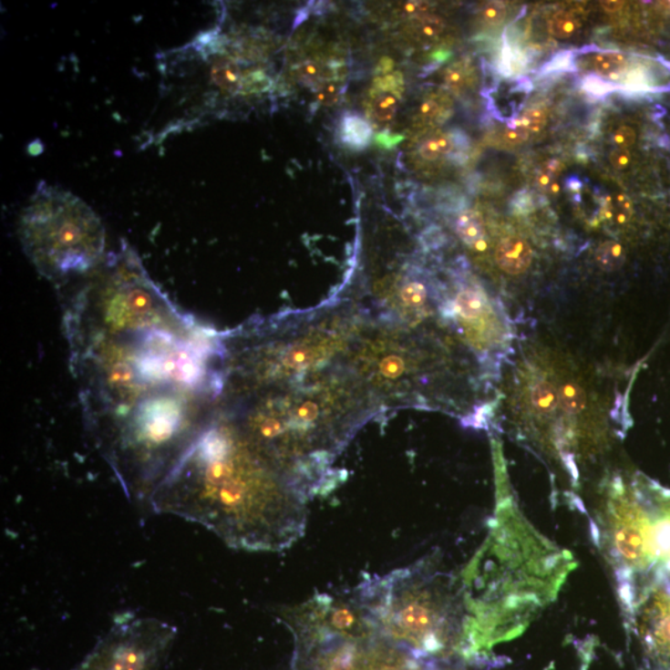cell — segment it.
<instances>
[{
  "mask_svg": "<svg viewBox=\"0 0 670 670\" xmlns=\"http://www.w3.org/2000/svg\"><path fill=\"white\" fill-rule=\"evenodd\" d=\"M64 325L86 428L127 497L149 501L218 407L222 333L181 312L127 243L85 277Z\"/></svg>",
  "mask_w": 670,
  "mask_h": 670,
  "instance_id": "obj_1",
  "label": "cell"
},
{
  "mask_svg": "<svg viewBox=\"0 0 670 670\" xmlns=\"http://www.w3.org/2000/svg\"><path fill=\"white\" fill-rule=\"evenodd\" d=\"M222 339L220 410L305 500L332 490L340 455L384 412L350 357L338 302L253 318Z\"/></svg>",
  "mask_w": 670,
  "mask_h": 670,
  "instance_id": "obj_2",
  "label": "cell"
},
{
  "mask_svg": "<svg viewBox=\"0 0 670 670\" xmlns=\"http://www.w3.org/2000/svg\"><path fill=\"white\" fill-rule=\"evenodd\" d=\"M307 501L218 407L149 504L208 528L230 548L282 551L304 536Z\"/></svg>",
  "mask_w": 670,
  "mask_h": 670,
  "instance_id": "obj_3",
  "label": "cell"
},
{
  "mask_svg": "<svg viewBox=\"0 0 670 670\" xmlns=\"http://www.w3.org/2000/svg\"><path fill=\"white\" fill-rule=\"evenodd\" d=\"M352 597L383 637L417 657L469 655L476 607L466 581L429 555L383 576H366Z\"/></svg>",
  "mask_w": 670,
  "mask_h": 670,
  "instance_id": "obj_4",
  "label": "cell"
},
{
  "mask_svg": "<svg viewBox=\"0 0 670 670\" xmlns=\"http://www.w3.org/2000/svg\"><path fill=\"white\" fill-rule=\"evenodd\" d=\"M591 534L621 610L649 591H670V488L644 476L614 479L591 518Z\"/></svg>",
  "mask_w": 670,
  "mask_h": 670,
  "instance_id": "obj_5",
  "label": "cell"
},
{
  "mask_svg": "<svg viewBox=\"0 0 670 670\" xmlns=\"http://www.w3.org/2000/svg\"><path fill=\"white\" fill-rule=\"evenodd\" d=\"M283 618L294 637L292 670H428V659L383 637L352 594H317Z\"/></svg>",
  "mask_w": 670,
  "mask_h": 670,
  "instance_id": "obj_6",
  "label": "cell"
},
{
  "mask_svg": "<svg viewBox=\"0 0 670 670\" xmlns=\"http://www.w3.org/2000/svg\"><path fill=\"white\" fill-rule=\"evenodd\" d=\"M18 237L37 273L51 282L86 277L106 257L101 219L67 189L40 183L20 212Z\"/></svg>",
  "mask_w": 670,
  "mask_h": 670,
  "instance_id": "obj_7",
  "label": "cell"
},
{
  "mask_svg": "<svg viewBox=\"0 0 670 670\" xmlns=\"http://www.w3.org/2000/svg\"><path fill=\"white\" fill-rule=\"evenodd\" d=\"M173 634L154 618H123L81 670H154Z\"/></svg>",
  "mask_w": 670,
  "mask_h": 670,
  "instance_id": "obj_8",
  "label": "cell"
},
{
  "mask_svg": "<svg viewBox=\"0 0 670 670\" xmlns=\"http://www.w3.org/2000/svg\"><path fill=\"white\" fill-rule=\"evenodd\" d=\"M621 613L635 670H670V591H649Z\"/></svg>",
  "mask_w": 670,
  "mask_h": 670,
  "instance_id": "obj_9",
  "label": "cell"
},
{
  "mask_svg": "<svg viewBox=\"0 0 670 670\" xmlns=\"http://www.w3.org/2000/svg\"><path fill=\"white\" fill-rule=\"evenodd\" d=\"M531 247L521 237H505L498 246L497 263L504 273H523L531 266Z\"/></svg>",
  "mask_w": 670,
  "mask_h": 670,
  "instance_id": "obj_10",
  "label": "cell"
},
{
  "mask_svg": "<svg viewBox=\"0 0 670 670\" xmlns=\"http://www.w3.org/2000/svg\"><path fill=\"white\" fill-rule=\"evenodd\" d=\"M340 139L352 149L362 150L373 139V129L362 116L348 113L342 119L339 127Z\"/></svg>",
  "mask_w": 670,
  "mask_h": 670,
  "instance_id": "obj_11",
  "label": "cell"
},
{
  "mask_svg": "<svg viewBox=\"0 0 670 670\" xmlns=\"http://www.w3.org/2000/svg\"><path fill=\"white\" fill-rule=\"evenodd\" d=\"M459 147H467L465 134L459 132L439 133L434 137H429L421 144L420 154L426 160H438L439 158L449 156Z\"/></svg>",
  "mask_w": 670,
  "mask_h": 670,
  "instance_id": "obj_12",
  "label": "cell"
},
{
  "mask_svg": "<svg viewBox=\"0 0 670 670\" xmlns=\"http://www.w3.org/2000/svg\"><path fill=\"white\" fill-rule=\"evenodd\" d=\"M500 663L491 657L462 658L449 657L431 659L428 670H497Z\"/></svg>",
  "mask_w": 670,
  "mask_h": 670,
  "instance_id": "obj_13",
  "label": "cell"
},
{
  "mask_svg": "<svg viewBox=\"0 0 670 670\" xmlns=\"http://www.w3.org/2000/svg\"><path fill=\"white\" fill-rule=\"evenodd\" d=\"M456 233L469 246L479 245L486 236L482 219L474 211H466L459 215L456 222Z\"/></svg>",
  "mask_w": 670,
  "mask_h": 670,
  "instance_id": "obj_14",
  "label": "cell"
},
{
  "mask_svg": "<svg viewBox=\"0 0 670 670\" xmlns=\"http://www.w3.org/2000/svg\"><path fill=\"white\" fill-rule=\"evenodd\" d=\"M531 401L536 414L546 416L554 412L558 395L551 384L536 381L531 389Z\"/></svg>",
  "mask_w": 670,
  "mask_h": 670,
  "instance_id": "obj_15",
  "label": "cell"
},
{
  "mask_svg": "<svg viewBox=\"0 0 670 670\" xmlns=\"http://www.w3.org/2000/svg\"><path fill=\"white\" fill-rule=\"evenodd\" d=\"M627 58L617 51H604L593 57V67L603 77H618L627 67Z\"/></svg>",
  "mask_w": 670,
  "mask_h": 670,
  "instance_id": "obj_16",
  "label": "cell"
},
{
  "mask_svg": "<svg viewBox=\"0 0 670 670\" xmlns=\"http://www.w3.org/2000/svg\"><path fill=\"white\" fill-rule=\"evenodd\" d=\"M580 22L575 14L562 10L549 20V32L556 39H569L579 30Z\"/></svg>",
  "mask_w": 670,
  "mask_h": 670,
  "instance_id": "obj_17",
  "label": "cell"
},
{
  "mask_svg": "<svg viewBox=\"0 0 670 670\" xmlns=\"http://www.w3.org/2000/svg\"><path fill=\"white\" fill-rule=\"evenodd\" d=\"M596 261L604 271H616L624 263V251L621 243L607 242L597 249Z\"/></svg>",
  "mask_w": 670,
  "mask_h": 670,
  "instance_id": "obj_18",
  "label": "cell"
},
{
  "mask_svg": "<svg viewBox=\"0 0 670 670\" xmlns=\"http://www.w3.org/2000/svg\"><path fill=\"white\" fill-rule=\"evenodd\" d=\"M560 402L563 410L570 415H577L582 412L586 405V395L582 387L576 384H566L560 391Z\"/></svg>",
  "mask_w": 670,
  "mask_h": 670,
  "instance_id": "obj_19",
  "label": "cell"
},
{
  "mask_svg": "<svg viewBox=\"0 0 670 670\" xmlns=\"http://www.w3.org/2000/svg\"><path fill=\"white\" fill-rule=\"evenodd\" d=\"M397 94H393V92H383V94L377 96L373 106H371V113H373L376 121L380 123L389 122L397 113Z\"/></svg>",
  "mask_w": 670,
  "mask_h": 670,
  "instance_id": "obj_20",
  "label": "cell"
},
{
  "mask_svg": "<svg viewBox=\"0 0 670 670\" xmlns=\"http://www.w3.org/2000/svg\"><path fill=\"white\" fill-rule=\"evenodd\" d=\"M632 212H634L632 202L624 194H618L614 198L608 199L607 216L613 222L624 225L631 219Z\"/></svg>",
  "mask_w": 670,
  "mask_h": 670,
  "instance_id": "obj_21",
  "label": "cell"
},
{
  "mask_svg": "<svg viewBox=\"0 0 670 670\" xmlns=\"http://www.w3.org/2000/svg\"><path fill=\"white\" fill-rule=\"evenodd\" d=\"M521 125L528 130L529 133H538L544 129L548 122V109L536 106L524 112V115L518 119Z\"/></svg>",
  "mask_w": 670,
  "mask_h": 670,
  "instance_id": "obj_22",
  "label": "cell"
},
{
  "mask_svg": "<svg viewBox=\"0 0 670 670\" xmlns=\"http://www.w3.org/2000/svg\"><path fill=\"white\" fill-rule=\"evenodd\" d=\"M560 168L562 164L558 160H550L546 163V166L542 168L538 178H536V183L542 189H550L555 183V178L558 177Z\"/></svg>",
  "mask_w": 670,
  "mask_h": 670,
  "instance_id": "obj_23",
  "label": "cell"
},
{
  "mask_svg": "<svg viewBox=\"0 0 670 670\" xmlns=\"http://www.w3.org/2000/svg\"><path fill=\"white\" fill-rule=\"evenodd\" d=\"M443 108L441 102L436 98H429L428 101L422 103L420 113L418 117L424 122H435L441 119Z\"/></svg>",
  "mask_w": 670,
  "mask_h": 670,
  "instance_id": "obj_24",
  "label": "cell"
},
{
  "mask_svg": "<svg viewBox=\"0 0 670 670\" xmlns=\"http://www.w3.org/2000/svg\"><path fill=\"white\" fill-rule=\"evenodd\" d=\"M531 133L521 125L519 119H514L508 125L507 130L504 133V139L508 143L510 144H521L527 142Z\"/></svg>",
  "mask_w": 670,
  "mask_h": 670,
  "instance_id": "obj_25",
  "label": "cell"
},
{
  "mask_svg": "<svg viewBox=\"0 0 670 670\" xmlns=\"http://www.w3.org/2000/svg\"><path fill=\"white\" fill-rule=\"evenodd\" d=\"M469 68L466 65L457 64L447 72L446 81L453 89L463 88L466 85Z\"/></svg>",
  "mask_w": 670,
  "mask_h": 670,
  "instance_id": "obj_26",
  "label": "cell"
},
{
  "mask_svg": "<svg viewBox=\"0 0 670 670\" xmlns=\"http://www.w3.org/2000/svg\"><path fill=\"white\" fill-rule=\"evenodd\" d=\"M417 26L418 32L422 36L435 37L442 32L445 23L439 18H435V16H428V18L421 19Z\"/></svg>",
  "mask_w": 670,
  "mask_h": 670,
  "instance_id": "obj_27",
  "label": "cell"
},
{
  "mask_svg": "<svg viewBox=\"0 0 670 670\" xmlns=\"http://www.w3.org/2000/svg\"><path fill=\"white\" fill-rule=\"evenodd\" d=\"M635 139H637V134H635L634 129L628 126L620 127L613 137V143L622 149H628V148L634 146Z\"/></svg>",
  "mask_w": 670,
  "mask_h": 670,
  "instance_id": "obj_28",
  "label": "cell"
},
{
  "mask_svg": "<svg viewBox=\"0 0 670 670\" xmlns=\"http://www.w3.org/2000/svg\"><path fill=\"white\" fill-rule=\"evenodd\" d=\"M505 16V5L503 3H490L483 10L484 22L490 26H497Z\"/></svg>",
  "mask_w": 670,
  "mask_h": 670,
  "instance_id": "obj_29",
  "label": "cell"
},
{
  "mask_svg": "<svg viewBox=\"0 0 670 670\" xmlns=\"http://www.w3.org/2000/svg\"><path fill=\"white\" fill-rule=\"evenodd\" d=\"M631 158L630 149L616 148V149L613 150V153H611L610 160L611 164H613L616 170H624L625 168L630 166Z\"/></svg>",
  "mask_w": 670,
  "mask_h": 670,
  "instance_id": "obj_30",
  "label": "cell"
},
{
  "mask_svg": "<svg viewBox=\"0 0 670 670\" xmlns=\"http://www.w3.org/2000/svg\"><path fill=\"white\" fill-rule=\"evenodd\" d=\"M572 53H560L558 57L552 58L551 61L544 67V72H554L566 70L572 65Z\"/></svg>",
  "mask_w": 670,
  "mask_h": 670,
  "instance_id": "obj_31",
  "label": "cell"
},
{
  "mask_svg": "<svg viewBox=\"0 0 670 670\" xmlns=\"http://www.w3.org/2000/svg\"><path fill=\"white\" fill-rule=\"evenodd\" d=\"M585 88L587 91L591 92V94L604 95L610 91L611 86L610 84H607V82H604L603 78L589 77L585 81Z\"/></svg>",
  "mask_w": 670,
  "mask_h": 670,
  "instance_id": "obj_32",
  "label": "cell"
},
{
  "mask_svg": "<svg viewBox=\"0 0 670 670\" xmlns=\"http://www.w3.org/2000/svg\"><path fill=\"white\" fill-rule=\"evenodd\" d=\"M338 88L335 85H326L319 91L318 99L322 103H329L335 101L336 96H338Z\"/></svg>",
  "mask_w": 670,
  "mask_h": 670,
  "instance_id": "obj_33",
  "label": "cell"
},
{
  "mask_svg": "<svg viewBox=\"0 0 670 670\" xmlns=\"http://www.w3.org/2000/svg\"><path fill=\"white\" fill-rule=\"evenodd\" d=\"M527 206H529V209H531L532 201L531 194H528V192H519L517 198H515V208L527 211Z\"/></svg>",
  "mask_w": 670,
  "mask_h": 670,
  "instance_id": "obj_34",
  "label": "cell"
},
{
  "mask_svg": "<svg viewBox=\"0 0 670 670\" xmlns=\"http://www.w3.org/2000/svg\"><path fill=\"white\" fill-rule=\"evenodd\" d=\"M603 6L604 10H607V12L614 13L618 12V10L624 6V3L613 0V2H603Z\"/></svg>",
  "mask_w": 670,
  "mask_h": 670,
  "instance_id": "obj_35",
  "label": "cell"
}]
</instances>
